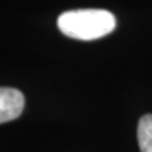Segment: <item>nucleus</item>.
Returning a JSON list of instances; mask_svg holds the SVG:
<instances>
[{"label": "nucleus", "instance_id": "obj_1", "mask_svg": "<svg viewBox=\"0 0 152 152\" xmlns=\"http://www.w3.org/2000/svg\"><path fill=\"white\" fill-rule=\"evenodd\" d=\"M117 26L113 13L102 9L69 10L58 17V28L64 35L80 41H92L107 35Z\"/></svg>", "mask_w": 152, "mask_h": 152}, {"label": "nucleus", "instance_id": "obj_2", "mask_svg": "<svg viewBox=\"0 0 152 152\" xmlns=\"http://www.w3.org/2000/svg\"><path fill=\"white\" fill-rule=\"evenodd\" d=\"M26 99L18 89L0 87V124L13 121L21 115Z\"/></svg>", "mask_w": 152, "mask_h": 152}, {"label": "nucleus", "instance_id": "obj_3", "mask_svg": "<svg viewBox=\"0 0 152 152\" xmlns=\"http://www.w3.org/2000/svg\"><path fill=\"white\" fill-rule=\"evenodd\" d=\"M137 138L141 152H152V114L142 115L138 121Z\"/></svg>", "mask_w": 152, "mask_h": 152}]
</instances>
